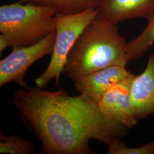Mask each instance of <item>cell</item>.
<instances>
[{"label": "cell", "instance_id": "cell-1", "mask_svg": "<svg viewBox=\"0 0 154 154\" xmlns=\"http://www.w3.org/2000/svg\"><path fill=\"white\" fill-rule=\"evenodd\" d=\"M12 103L41 141L42 154H91L90 140L107 144L130 130L106 117L98 103L81 94L72 97L62 90L28 86L17 90Z\"/></svg>", "mask_w": 154, "mask_h": 154}, {"label": "cell", "instance_id": "cell-2", "mask_svg": "<svg viewBox=\"0 0 154 154\" xmlns=\"http://www.w3.org/2000/svg\"><path fill=\"white\" fill-rule=\"evenodd\" d=\"M127 46L116 25L97 17L77 38L62 74L75 81L109 66H126Z\"/></svg>", "mask_w": 154, "mask_h": 154}, {"label": "cell", "instance_id": "cell-3", "mask_svg": "<svg viewBox=\"0 0 154 154\" xmlns=\"http://www.w3.org/2000/svg\"><path fill=\"white\" fill-rule=\"evenodd\" d=\"M55 12L46 6L21 1L1 6L0 32L9 39L11 47L37 43L55 30Z\"/></svg>", "mask_w": 154, "mask_h": 154}, {"label": "cell", "instance_id": "cell-4", "mask_svg": "<svg viewBox=\"0 0 154 154\" xmlns=\"http://www.w3.org/2000/svg\"><path fill=\"white\" fill-rule=\"evenodd\" d=\"M98 13V9H90L72 14H55L56 37L54 49L48 67L35 79L36 86L44 88L53 79H55L57 85H59L70 50L84 29L97 17Z\"/></svg>", "mask_w": 154, "mask_h": 154}, {"label": "cell", "instance_id": "cell-5", "mask_svg": "<svg viewBox=\"0 0 154 154\" xmlns=\"http://www.w3.org/2000/svg\"><path fill=\"white\" fill-rule=\"evenodd\" d=\"M55 37L54 30L35 44L13 48L10 54L0 61V86L11 82L21 88L28 86L25 75L28 68L39 59L52 54Z\"/></svg>", "mask_w": 154, "mask_h": 154}, {"label": "cell", "instance_id": "cell-6", "mask_svg": "<svg viewBox=\"0 0 154 154\" xmlns=\"http://www.w3.org/2000/svg\"><path fill=\"white\" fill-rule=\"evenodd\" d=\"M135 75L110 88L98 102L99 109L107 118L118 122L130 129L138 123L131 95V85Z\"/></svg>", "mask_w": 154, "mask_h": 154}, {"label": "cell", "instance_id": "cell-7", "mask_svg": "<svg viewBox=\"0 0 154 154\" xmlns=\"http://www.w3.org/2000/svg\"><path fill=\"white\" fill-rule=\"evenodd\" d=\"M131 74L126 66H109L78 79L74 81L75 87L81 95L98 103L110 88Z\"/></svg>", "mask_w": 154, "mask_h": 154}, {"label": "cell", "instance_id": "cell-8", "mask_svg": "<svg viewBox=\"0 0 154 154\" xmlns=\"http://www.w3.org/2000/svg\"><path fill=\"white\" fill-rule=\"evenodd\" d=\"M97 17L116 25L135 18L149 19L154 13V0H100Z\"/></svg>", "mask_w": 154, "mask_h": 154}, {"label": "cell", "instance_id": "cell-9", "mask_svg": "<svg viewBox=\"0 0 154 154\" xmlns=\"http://www.w3.org/2000/svg\"><path fill=\"white\" fill-rule=\"evenodd\" d=\"M131 95L138 120L149 116L154 118V53L149 56L143 72L134 77Z\"/></svg>", "mask_w": 154, "mask_h": 154}, {"label": "cell", "instance_id": "cell-10", "mask_svg": "<svg viewBox=\"0 0 154 154\" xmlns=\"http://www.w3.org/2000/svg\"><path fill=\"white\" fill-rule=\"evenodd\" d=\"M23 3L33 2L53 9L56 13L72 14L98 9L100 0H20Z\"/></svg>", "mask_w": 154, "mask_h": 154}, {"label": "cell", "instance_id": "cell-11", "mask_svg": "<svg viewBox=\"0 0 154 154\" xmlns=\"http://www.w3.org/2000/svg\"><path fill=\"white\" fill-rule=\"evenodd\" d=\"M148 20V23L143 32L137 38L127 43L128 62L141 58L154 45V13Z\"/></svg>", "mask_w": 154, "mask_h": 154}, {"label": "cell", "instance_id": "cell-12", "mask_svg": "<svg viewBox=\"0 0 154 154\" xmlns=\"http://www.w3.org/2000/svg\"><path fill=\"white\" fill-rule=\"evenodd\" d=\"M1 154H29L33 153L34 146L32 142L11 135L0 134Z\"/></svg>", "mask_w": 154, "mask_h": 154}, {"label": "cell", "instance_id": "cell-13", "mask_svg": "<svg viewBox=\"0 0 154 154\" xmlns=\"http://www.w3.org/2000/svg\"><path fill=\"white\" fill-rule=\"evenodd\" d=\"M109 154H154V140L138 147H130L122 142L121 138H116L106 144Z\"/></svg>", "mask_w": 154, "mask_h": 154}, {"label": "cell", "instance_id": "cell-14", "mask_svg": "<svg viewBox=\"0 0 154 154\" xmlns=\"http://www.w3.org/2000/svg\"><path fill=\"white\" fill-rule=\"evenodd\" d=\"M11 47V44L9 39L5 35L2 33L0 34V53L1 54L6 48Z\"/></svg>", "mask_w": 154, "mask_h": 154}]
</instances>
